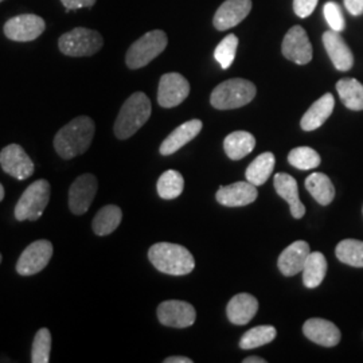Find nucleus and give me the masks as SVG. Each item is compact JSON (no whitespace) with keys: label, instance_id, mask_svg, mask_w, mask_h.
<instances>
[{"label":"nucleus","instance_id":"obj_1","mask_svg":"<svg viewBox=\"0 0 363 363\" xmlns=\"http://www.w3.org/2000/svg\"><path fill=\"white\" fill-rule=\"evenodd\" d=\"M96 125L91 117L79 116L67 123L54 138V148L64 159L85 154L94 138Z\"/></svg>","mask_w":363,"mask_h":363},{"label":"nucleus","instance_id":"obj_2","mask_svg":"<svg viewBox=\"0 0 363 363\" xmlns=\"http://www.w3.org/2000/svg\"><path fill=\"white\" fill-rule=\"evenodd\" d=\"M148 259L159 272L184 276L193 272L195 259L193 255L182 245L171 242H157L150 247Z\"/></svg>","mask_w":363,"mask_h":363},{"label":"nucleus","instance_id":"obj_3","mask_svg":"<svg viewBox=\"0 0 363 363\" xmlns=\"http://www.w3.org/2000/svg\"><path fill=\"white\" fill-rule=\"evenodd\" d=\"M151 101L142 91L133 93L120 109L115 123L117 139L125 140L143 127L151 116Z\"/></svg>","mask_w":363,"mask_h":363},{"label":"nucleus","instance_id":"obj_4","mask_svg":"<svg viewBox=\"0 0 363 363\" xmlns=\"http://www.w3.org/2000/svg\"><path fill=\"white\" fill-rule=\"evenodd\" d=\"M256 86L253 82L244 78H232L220 84L210 97V103L220 109H235L249 104L256 96Z\"/></svg>","mask_w":363,"mask_h":363},{"label":"nucleus","instance_id":"obj_5","mask_svg":"<svg viewBox=\"0 0 363 363\" xmlns=\"http://www.w3.org/2000/svg\"><path fill=\"white\" fill-rule=\"evenodd\" d=\"M104 39L99 31L76 27L58 39L60 52L67 57H91L101 50Z\"/></svg>","mask_w":363,"mask_h":363},{"label":"nucleus","instance_id":"obj_6","mask_svg":"<svg viewBox=\"0 0 363 363\" xmlns=\"http://www.w3.org/2000/svg\"><path fill=\"white\" fill-rule=\"evenodd\" d=\"M169 39L164 31L152 30L145 33L142 38L132 43L127 55L125 62L130 69H140L148 65L157 55H160L167 48Z\"/></svg>","mask_w":363,"mask_h":363},{"label":"nucleus","instance_id":"obj_7","mask_svg":"<svg viewBox=\"0 0 363 363\" xmlns=\"http://www.w3.org/2000/svg\"><path fill=\"white\" fill-rule=\"evenodd\" d=\"M50 184L45 179L31 183L15 206V218L18 220H37L42 217L50 201Z\"/></svg>","mask_w":363,"mask_h":363},{"label":"nucleus","instance_id":"obj_8","mask_svg":"<svg viewBox=\"0 0 363 363\" xmlns=\"http://www.w3.org/2000/svg\"><path fill=\"white\" fill-rule=\"evenodd\" d=\"M46 28L45 21L34 13H21L6 22L4 35L15 42H31L42 35Z\"/></svg>","mask_w":363,"mask_h":363},{"label":"nucleus","instance_id":"obj_9","mask_svg":"<svg viewBox=\"0 0 363 363\" xmlns=\"http://www.w3.org/2000/svg\"><path fill=\"white\" fill-rule=\"evenodd\" d=\"M52 244L48 240H38L23 250L16 262V272L21 276H31L42 272L52 257Z\"/></svg>","mask_w":363,"mask_h":363},{"label":"nucleus","instance_id":"obj_10","mask_svg":"<svg viewBox=\"0 0 363 363\" xmlns=\"http://www.w3.org/2000/svg\"><path fill=\"white\" fill-rule=\"evenodd\" d=\"M157 319L163 325L174 328H186L195 323L196 312L187 301L167 300L159 304Z\"/></svg>","mask_w":363,"mask_h":363},{"label":"nucleus","instance_id":"obj_11","mask_svg":"<svg viewBox=\"0 0 363 363\" xmlns=\"http://www.w3.org/2000/svg\"><path fill=\"white\" fill-rule=\"evenodd\" d=\"M0 166L15 179L25 181L34 172V163L19 144H10L0 152Z\"/></svg>","mask_w":363,"mask_h":363},{"label":"nucleus","instance_id":"obj_12","mask_svg":"<svg viewBox=\"0 0 363 363\" xmlns=\"http://www.w3.org/2000/svg\"><path fill=\"white\" fill-rule=\"evenodd\" d=\"M190 93V84L179 73H167L160 78L157 89V103L163 108L181 105Z\"/></svg>","mask_w":363,"mask_h":363},{"label":"nucleus","instance_id":"obj_13","mask_svg":"<svg viewBox=\"0 0 363 363\" xmlns=\"http://www.w3.org/2000/svg\"><path fill=\"white\" fill-rule=\"evenodd\" d=\"M99 183L94 175L85 174L78 177L69 190V208L73 214H85L96 196Z\"/></svg>","mask_w":363,"mask_h":363},{"label":"nucleus","instance_id":"obj_14","mask_svg":"<svg viewBox=\"0 0 363 363\" xmlns=\"http://www.w3.org/2000/svg\"><path fill=\"white\" fill-rule=\"evenodd\" d=\"M281 50L286 60L298 65H306L312 60L311 42L301 26H294L288 30Z\"/></svg>","mask_w":363,"mask_h":363},{"label":"nucleus","instance_id":"obj_15","mask_svg":"<svg viewBox=\"0 0 363 363\" xmlns=\"http://www.w3.org/2000/svg\"><path fill=\"white\" fill-rule=\"evenodd\" d=\"M252 10V0H225L214 15L213 23L220 31L240 25Z\"/></svg>","mask_w":363,"mask_h":363},{"label":"nucleus","instance_id":"obj_16","mask_svg":"<svg viewBox=\"0 0 363 363\" xmlns=\"http://www.w3.org/2000/svg\"><path fill=\"white\" fill-rule=\"evenodd\" d=\"M217 202L226 208H241L257 199V187L249 182H237L217 191Z\"/></svg>","mask_w":363,"mask_h":363},{"label":"nucleus","instance_id":"obj_17","mask_svg":"<svg viewBox=\"0 0 363 363\" xmlns=\"http://www.w3.org/2000/svg\"><path fill=\"white\" fill-rule=\"evenodd\" d=\"M323 43L331 62L339 72H347L354 65V55L343 37L334 30L325 31Z\"/></svg>","mask_w":363,"mask_h":363},{"label":"nucleus","instance_id":"obj_18","mask_svg":"<svg viewBox=\"0 0 363 363\" xmlns=\"http://www.w3.org/2000/svg\"><path fill=\"white\" fill-rule=\"evenodd\" d=\"M303 333L313 343L323 347H334L340 342V331L337 325L320 318L308 319L303 325Z\"/></svg>","mask_w":363,"mask_h":363},{"label":"nucleus","instance_id":"obj_19","mask_svg":"<svg viewBox=\"0 0 363 363\" xmlns=\"http://www.w3.org/2000/svg\"><path fill=\"white\" fill-rule=\"evenodd\" d=\"M203 124L201 120H190L186 121L184 124L179 125L178 128L172 130L169 136L163 140V143L160 145V154L167 156L175 154L177 151H179L183 145L190 143L193 139H195L199 132L202 130Z\"/></svg>","mask_w":363,"mask_h":363},{"label":"nucleus","instance_id":"obj_20","mask_svg":"<svg viewBox=\"0 0 363 363\" xmlns=\"http://www.w3.org/2000/svg\"><path fill=\"white\" fill-rule=\"evenodd\" d=\"M311 253L310 245L306 241H296L283 250L279 257V269L286 277L295 276L303 271V265Z\"/></svg>","mask_w":363,"mask_h":363},{"label":"nucleus","instance_id":"obj_21","mask_svg":"<svg viewBox=\"0 0 363 363\" xmlns=\"http://www.w3.org/2000/svg\"><path fill=\"white\" fill-rule=\"evenodd\" d=\"M273 183H274L276 193L288 202L289 208H291V214L294 216V218H296V220L303 218V216L306 214V208H304L303 202L300 201L298 183L295 181V178H292L289 174L280 172V174L274 175Z\"/></svg>","mask_w":363,"mask_h":363},{"label":"nucleus","instance_id":"obj_22","mask_svg":"<svg viewBox=\"0 0 363 363\" xmlns=\"http://www.w3.org/2000/svg\"><path fill=\"white\" fill-rule=\"evenodd\" d=\"M335 108V99L331 93H325L318 101L310 106V109L301 117L300 125L307 132L320 128L327 118L333 115Z\"/></svg>","mask_w":363,"mask_h":363},{"label":"nucleus","instance_id":"obj_23","mask_svg":"<svg viewBox=\"0 0 363 363\" xmlns=\"http://www.w3.org/2000/svg\"><path fill=\"white\" fill-rule=\"evenodd\" d=\"M259 311L257 298L249 294L235 295L228 304V319L235 325H245L255 318Z\"/></svg>","mask_w":363,"mask_h":363},{"label":"nucleus","instance_id":"obj_24","mask_svg":"<svg viewBox=\"0 0 363 363\" xmlns=\"http://www.w3.org/2000/svg\"><path fill=\"white\" fill-rule=\"evenodd\" d=\"M256 147V139L252 133L245 130H235L226 136L223 148L226 155L232 160H240L249 155Z\"/></svg>","mask_w":363,"mask_h":363},{"label":"nucleus","instance_id":"obj_25","mask_svg":"<svg viewBox=\"0 0 363 363\" xmlns=\"http://www.w3.org/2000/svg\"><path fill=\"white\" fill-rule=\"evenodd\" d=\"M306 189L322 206L330 205L335 198V187L333 182L320 172H313L306 179Z\"/></svg>","mask_w":363,"mask_h":363},{"label":"nucleus","instance_id":"obj_26","mask_svg":"<svg viewBox=\"0 0 363 363\" xmlns=\"http://www.w3.org/2000/svg\"><path fill=\"white\" fill-rule=\"evenodd\" d=\"M303 283L307 288H316L325 280L327 259L320 252H311L303 265Z\"/></svg>","mask_w":363,"mask_h":363},{"label":"nucleus","instance_id":"obj_27","mask_svg":"<svg viewBox=\"0 0 363 363\" xmlns=\"http://www.w3.org/2000/svg\"><path fill=\"white\" fill-rule=\"evenodd\" d=\"M337 91L340 100L351 111H363V85L355 78L337 81Z\"/></svg>","mask_w":363,"mask_h":363},{"label":"nucleus","instance_id":"obj_28","mask_svg":"<svg viewBox=\"0 0 363 363\" xmlns=\"http://www.w3.org/2000/svg\"><path fill=\"white\" fill-rule=\"evenodd\" d=\"M123 220L121 208L115 205H108L101 208L93 218V232L97 235H108L113 233Z\"/></svg>","mask_w":363,"mask_h":363},{"label":"nucleus","instance_id":"obj_29","mask_svg":"<svg viewBox=\"0 0 363 363\" xmlns=\"http://www.w3.org/2000/svg\"><path fill=\"white\" fill-rule=\"evenodd\" d=\"M274 169V155L272 152H264L257 156L247 169L245 177L247 181L252 184L262 186L265 182L269 179L271 174Z\"/></svg>","mask_w":363,"mask_h":363},{"label":"nucleus","instance_id":"obj_30","mask_svg":"<svg viewBox=\"0 0 363 363\" xmlns=\"http://www.w3.org/2000/svg\"><path fill=\"white\" fill-rule=\"evenodd\" d=\"M157 194L163 199H175L183 193L184 179L181 172L175 169H169L163 172L157 181Z\"/></svg>","mask_w":363,"mask_h":363},{"label":"nucleus","instance_id":"obj_31","mask_svg":"<svg viewBox=\"0 0 363 363\" xmlns=\"http://www.w3.org/2000/svg\"><path fill=\"white\" fill-rule=\"evenodd\" d=\"M337 259L355 268H363V241L347 238L337 244L335 249Z\"/></svg>","mask_w":363,"mask_h":363},{"label":"nucleus","instance_id":"obj_32","mask_svg":"<svg viewBox=\"0 0 363 363\" xmlns=\"http://www.w3.org/2000/svg\"><path fill=\"white\" fill-rule=\"evenodd\" d=\"M276 328L272 325H259L244 334V337L240 340V347L242 350H250L265 346L271 343L276 337Z\"/></svg>","mask_w":363,"mask_h":363},{"label":"nucleus","instance_id":"obj_33","mask_svg":"<svg viewBox=\"0 0 363 363\" xmlns=\"http://www.w3.org/2000/svg\"><path fill=\"white\" fill-rule=\"evenodd\" d=\"M320 160L322 159L319 154L310 147L294 148L288 155V162L291 166L304 171L316 169L320 164Z\"/></svg>","mask_w":363,"mask_h":363},{"label":"nucleus","instance_id":"obj_34","mask_svg":"<svg viewBox=\"0 0 363 363\" xmlns=\"http://www.w3.org/2000/svg\"><path fill=\"white\" fill-rule=\"evenodd\" d=\"M50 351H52V334L48 328H40L33 342L31 362H50Z\"/></svg>","mask_w":363,"mask_h":363},{"label":"nucleus","instance_id":"obj_35","mask_svg":"<svg viewBox=\"0 0 363 363\" xmlns=\"http://www.w3.org/2000/svg\"><path fill=\"white\" fill-rule=\"evenodd\" d=\"M238 48V38L234 34H229L220 40L216 48L214 58L220 64L222 69H229L233 64L235 52Z\"/></svg>","mask_w":363,"mask_h":363},{"label":"nucleus","instance_id":"obj_36","mask_svg":"<svg viewBox=\"0 0 363 363\" xmlns=\"http://www.w3.org/2000/svg\"><path fill=\"white\" fill-rule=\"evenodd\" d=\"M323 13H325V21H327L328 26L331 27V30L337 31V33L345 30V27H346L345 16H343L337 3L327 1L323 7Z\"/></svg>","mask_w":363,"mask_h":363},{"label":"nucleus","instance_id":"obj_37","mask_svg":"<svg viewBox=\"0 0 363 363\" xmlns=\"http://www.w3.org/2000/svg\"><path fill=\"white\" fill-rule=\"evenodd\" d=\"M319 0H294V11L298 18H308L316 9Z\"/></svg>","mask_w":363,"mask_h":363},{"label":"nucleus","instance_id":"obj_38","mask_svg":"<svg viewBox=\"0 0 363 363\" xmlns=\"http://www.w3.org/2000/svg\"><path fill=\"white\" fill-rule=\"evenodd\" d=\"M61 1L67 11H72V10H78V9L93 7L97 0H61Z\"/></svg>","mask_w":363,"mask_h":363},{"label":"nucleus","instance_id":"obj_39","mask_svg":"<svg viewBox=\"0 0 363 363\" xmlns=\"http://www.w3.org/2000/svg\"><path fill=\"white\" fill-rule=\"evenodd\" d=\"M345 6L347 11L354 16L363 13V0H345Z\"/></svg>","mask_w":363,"mask_h":363},{"label":"nucleus","instance_id":"obj_40","mask_svg":"<svg viewBox=\"0 0 363 363\" xmlns=\"http://www.w3.org/2000/svg\"><path fill=\"white\" fill-rule=\"evenodd\" d=\"M164 363H193V359L186 357H169L164 359Z\"/></svg>","mask_w":363,"mask_h":363},{"label":"nucleus","instance_id":"obj_41","mask_svg":"<svg viewBox=\"0 0 363 363\" xmlns=\"http://www.w3.org/2000/svg\"><path fill=\"white\" fill-rule=\"evenodd\" d=\"M244 363H265L267 361L265 359H262V358H259V357H249V358H245Z\"/></svg>","mask_w":363,"mask_h":363},{"label":"nucleus","instance_id":"obj_42","mask_svg":"<svg viewBox=\"0 0 363 363\" xmlns=\"http://www.w3.org/2000/svg\"><path fill=\"white\" fill-rule=\"evenodd\" d=\"M3 198H4V189H3V186L0 184V202L3 201Z\"/></svg>","mask_w":363,"mask_h":363},{"label":"nucleus","instance_id":"obj_43","mask_svg":"<svg viewBox=\"0 0 363 363\" xmlns=\"http://www.w3.org/2000/svg\"><path fill=\"white\" fill-rule=\"evenodd\" d=\"M0 262H1V255H0Z\"/></svg>","mask_w":363,"mask_h":363},{"label":"nucleus","instance_id":"obj_44","mask_svg":"<svg viewBox=\"0 0 363 363\" xmlns=\"http://www.w3.org/2000/svg\"><path fill=\"white\" fill-rule=\"evenodd\" d=\"M1 1H4V0H0V3H1Z\"/></svg>","mask_w":363,"mask_h":363}]
</instances>
